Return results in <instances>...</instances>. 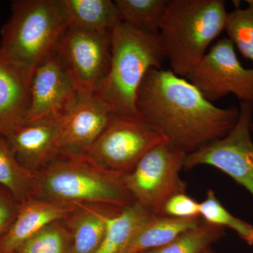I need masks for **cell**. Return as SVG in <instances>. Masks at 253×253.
Here are the masks:
<instances>
[{"label":"cell","instance_id":"20","mask_svg":"<svg viewBox=\"0 0 253 253\" xmlns=\"http://www.w3.org/2000/svg\"><path fill=\"white\" fill-rule=\"evenodd\" d=\"M34 174L18 162L7 141L0 135V186L18 204L31 197Z\"/></svg>","mask_w":253,"mask_h":253},{"label":"cell","instance_id":"16","mask_svg":"<svg viewBox=\"0 0 253 253\" xmlns=\"http://www.w3.org/2000/svg\"><path fill=\"white\" fill-rule=\"evenodd\" d=\"M202 221L201 217L182 219L154 215L138 228L121 253H146L159 249Z\"/></svg>","mask_w":253,"mask_h":253},{"label":"cell","instance_id":"12","mask_svg":"<svg viewBox=\"0 0 253 253\" xmlns=\"http://www.w3.org/2000/svg\"><path fill=\"white\" fill-rule=\"evenodd\" d=\"M111 109L96 94L80 95L59 123V152L64 157L86 158L110 118Z\"/></svg>","mask_w":253,"mask_h":253},{"label":"cell","instance_id":"13","mask_svg":"<svg viewBox=\"0 0 253 253\" xmlns=\"http://www.w3.org/2000/svg\"><path fill=\"white\" fill-rule=\"evenodd\" d=\"M58 118L26 122L4 137L18 162L33 174L59 152Z\"/></svg>","mask_w":253,"mask_h":253},{"label":"cell","instance_id":"18","mask_svg":"<svg viewBox=\"0 0 253 253\" xmlns=\"http://www.w3.org/2000/svg\"><path fill=\"white\" fill-rule=\"evenodd\" d=\"M70 25L99 32H111L122 22L111 0H61Z\"/></svg>","mask_w":253,"mask_h":253},{"label":"cell","instance_id":"21","mask_svg":"<svg viewBox=\"0 0 253 253\" xmlns=\"http://www.w3.org/2000/svg\"><path fill=\"white\" fill-rule=\"evenodd\" d=\"M168 0H116L121 21L131 27L158 35Z\"/></svg>","mask_w":253,"mask_h":253},{"label":"cell","instance_id":"19","mask_svg":"<svg viewBox=\"0 0 253 253\" xmlns=\"http://www.w3.org/2000/svg\"><path fill=\"white\" fill-rule=\"evenodd\" d=\"M154 215L147 208L134 202L111 216L106 235L96 253H121L138 228Z\"/></svg>","mask_w":253,"mask_h":253},{"label":"cell","instance_id":"5","mask_svg":"<svg viewBox=\"0 0 253 253\" xmlns=\"http://www.w3.org/2000/svg\"><path fill=\"white\" fill-rule=\"evenodd\" d=\"M123 176L98 168L86 158L65 157L35 173L31 197L124 209L135 201L126 189Z\"/></svg>","mask_w":253,"mask_h":253},{"label":"cell","instance_id":"24","mask_svg":"<svg viewBox=\"0 0 253 253\" xmlns=\"http://www.w3.org/2000/svg\"><path fill=\"white\" fill-rule=\"evenodd\" d=\"M200 217L210 224L232 229L246 244L253 246L252 224L229 212L212 190H208L206 199L200 203Z\"/></svg>","mask_w":253,"mask_h":253},{"label":"cell","instance_id":"6","mask_svg":"<svg viewBox=\"0 0 253 253\" xmlns=\"http://www.w3.org/2000/svg\"><path fill=\"white\" fill-rule=\"evenodd\" d=\"M186 156L168 141L149 151L131 172L123 176L125 186L134 201L156 215H164L168 200L186 193V184L180 172Z\"/></svg>","mask_w":253,"mask_h":253},{"label":"cell","instance_id":"10","mask_svg":"<svg viewBox=\"0 0 253 253\" xmlns=\"http://www.w3.org/2000/svg\"><path fill=\"white\" fill-rule=\"evenodd\" d=\"M111 35L70 25L61 37L57 50L80 95L94 94L107 75Z\"/></svg>","mask_w":253,"mask_h":253},{"label":"cell","instance_id":"2","mask_svg":"<svg viewBox=\"0 0 253 253\" xmlns=\"http://www.w3.org/2000/svg\"><path fill=\"white\" fill-rule=\"evenodd\" d=\"M70 23L61 0H16L0 32V56L31 82Z\"/></svg>","mask_w":253,"mask_h":253},{"label":"cell","instance_id":"25","mask_svg":"<svg viewBox=\"0 0 253 253\" xmlns=\"http://www.w3.org/2000/svg\"><path fill=\"white\" fill-rule=\"evenodd\" d=\"M248 6L228 12L224 31L228 38L246 59L253 62V0L246 1Z\"/></svg>","mask_w":253,"mask_h":253},{"label":"cell","instance_id":"31","mask_svg":"<svg viewBox=\"0 0 253 253\" xmlns=\"http://www.w3.org/2000/svg\"><path fill=\"white\" fill-rule=\"evenodd\" d=\"M0 253H1V252H0Z\"/></svg>","mask_w":253,"mask_h":253},{"label":"cell","instance_id":"30","mask_svg":"<svg viewBox=\"0 0 253 253\" xmlns=\"http://www.w3.org/2000/svg\"><path fill=\"white\" fill-rule=\"evenodd\" d=\"M15 253V252H13V253Z\"/></svg>","mask_w":253,"mask_h":253},{"label":"cell","instance_id":"4","mask_svg":"<svg viewBox=\"0 0 253 253\" xmlns=\"http://www.w3.org/2000/svg\"><path fill=\"white\" fill-rule=\"evenodd\" d=\"M223 0H168L159 36L171 71L185 78L225 28Z\"/></svg>","mask_w":253,"mask_h":253},{"label":"cell","instance_id":"26","mask_svg":"<svg viewBox=\"0 0 253 253\" xmlns=\"http://www.w3.org/2000/svg\"><path fill=\"white\" fill-rule=\"evenodd\" d=\"M163 214L182 219L200 217V203L190 197L186 193L176 194L166 203Z\"/></svg>","mask_w":253,"mask_h":253},{"label":"cell","instance_id":"8","mask_svg":"<svg viewBox=\"0 0 253 253\" xmlns=\"http://www.w3.org/2000/svg\"><path fill=\"white\" fill-rule=\"evenodd\" d=\"M253 103L240 101L235 126L220 139L186 156L184 168L211 166L230 176L253 197Z\"/></svg>","mask_w":253,"mask_h":253},{"label":"cell","instance_id":"27","mask_svg":"<svg viewBox=\"0 0 253 253\" xmlns=\"http://www.w3.org/2000/svg\"><path fill=\"white\" fill-rule=\"evenodd\" d=\"M18 204L0 186V236L9 229L17 213Z\"/></svg>","mask_w":253,"mask_h":253},{"label":"cell","instance_id":"17","mask_svg":"<svg viewBox=\"0 0 253 253\" xmlns=\"http://www.w3.org/2000/svg\"><path fill=\"white\" fill-rule=\"evenodd\" d=\"M86 206H78L68 221L73 236L72 253H96L106 235L108 220L115 215Z\"/></svg>","mask_w":253,"mask_h":253},{"label":"cell","instance_id":"22","mask_svg":"<svg viewBox=\"0 0 253 253\" xmlns=\"http://www.w3.org/2000/svg\"><path fill=\"white\" fill-rule=\"evenodd\" d=\"M225 228L203 220L159 249L146 253H203L225 235Z\"/></svg>","mask_w":253,"mask_h":253},{"label":"cell","instance_id":"1","mask_svg":"<svg viewBox=\"0 0 253 253\" xmlns=\"http://www.w3.org/2000/svg\"><path fill=\"white\" fill-rule=\"evenodd\" d=\"M138 115L168 141L191 154L225 136L235 126L239 108L214 106L186 78L152 68L136 100Z\"/></svg>","mask_w":253,"mask_h":253},{"label":"cell","instance_id":"15","mask_svg":"<svg viewBox=\"0 0 253 253\" xmlns=\"http://www.w3.org/2000/svg\"><path fill=\"white\" fill-rule=\"evenodd\" d=\"M30 81L0 56V135L6 137L26 122Z\"/></svg>","mask_w":253,"mask_h":253},{"label":"cell","instance_id":"3","mask_svg":"<svg viewBox=\"0 0 253 253\" xmlns=\"http://www.w3.org/2000/svg\"><path fill=\"white\" fill-rule=\"evenodd\" d=\"M111 42L109 70L94 94L113 114L139 117L136 107L139 86L150 70L161 68L166 59L159 36L122 21L111 31Z\"/></svg>","mask_w":253,"mask_h":253},{"label":"cell","instance_id":"9","mask_svg":"<svg viewBox=\"0 0 253 253\" xmlns=\"http://www.w3.org/2000/svg\"><path fill=\"white\" fill-rule=\"evenodd\" d=\"M185 78L211 102L231 94L253 103V68L241 64L228 38L218 41Z\"/></svg>","mask_w":253,"mask_h":253},{"label":"cell","instance_id":"28","mask_svg":"<svg viewBox=\"0 0 253 253\" xmlns=\"http://www.w3.org/2000/svg\"><path fill=\"white\" fill-rule=\"evenodd\" d=\"M203 253H215L214 252V251H212V249H211V248H210V249H208V250H206L205 252Z\"/></svg>","mask_w":253,"mask_h":253},{"label":"cell","instance_id":"11","mask_svg":"<svg viewBox=\"0 0 253 253\" xmlns=\"http://www.w3.org/2000/svg\"><path fill=\"white\" fill-rule=\"evenodd\" d=\"M30 92L26 122L59 117L77 101L79 92L57 47L35 69L30 82Z\"/></svg>","mask_w":253,"mask_h":253},{"label":"cell","instance_id":"7","mask_svg":"<svg viewBox=\"0 0 253 253\" xmlns=\"http://www.w3.org/2000/svg\"><path fill=\"white\" fill-rule=\"evenodd\" d=\"M166 136L137 116L113 114L86 158L98 168L125 176Z\"/></svg>","mask_w":253,"mask_h":253},{"label":"cell","instance_id":"23","mask_svg":"<svg viewBox=\"0 0 253 253\" xmlns=\"http://www.w3.org/2000/svg\"><path fill=\"white\" fill-rule=\"evenodd\" d=\"M48 224L20 245L16 253H72L73 236L67 224Z\"/></svg>","mask_w":253,"mask_h":253},{"label":"cell","instance_id":"14","mask_svg":"<svg viewBox=\"0 0 253 253\" xmlns=\"http://www.w3.org/2000/svg\"><path fill=\"white\" fill-rule=\"evenodd\" d=\"M78 206L31 197L18 204L17 213L9 229L0 236V252H15L18 246L44 226L67 219Z\"/></svg>","mask_w":253,"mask_h":253},{"label":"cell","instance_id":"29","mask_svg":"<svg viewBox=\"0 0 253 253\" xmlns=\"http://www.w3.org/2000/svg\"><path fill=\"white\" fill-rule=\"evenodd\" d=\"M251 132H252V134H253V115L252 123H251Z\"/></svg>","mask_w":253,"mask_h":253}]
</instances>
